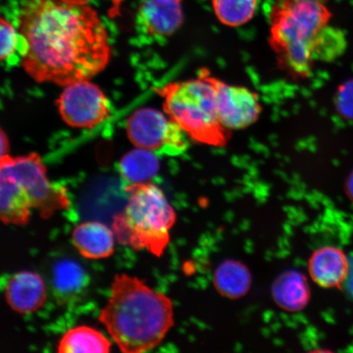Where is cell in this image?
Returning <instances> with one entry per match:
<instances>
[{
	"label": "cell",
	"mask_w": 353,
	"mask_h": 353,
	"mask_svg": "<svg viewBox=\"0 0 353 353\" xmlns=\"http://www.w3.org/2000/svg\"><path fill=\"white\" fill-rule=\"evenodd\" d=\"M21 63L35 81H88L109 63L108 33L97 12L61 0H28L19 17Z\"/></svg>",
	"instance_id": "obj_1"
},
{
	"label": "cell",
	"mask_w": 353,
	"mask_h": 353,
	"mask_svg": "<svg viewBox=\"0 0 353 353\" xmlns=\"http://www.w3.org/2000/svg\"><path fill=\"white\" fill-rule=\"evenodd\" d=\"M99 321L122 352H145L160 345L173 327V302L138 277L117 274Z\"/></svg>",
	"instance_id": "obj_2"
},
{
	"label": "cell",
	"mask_w": 353,
	"mask_h": 353,
	"mask_svg": "<svg viewBox=\"0 0 353 353\" xmlns=\"http://www.w3.org/2000/svg\"><path fill=\"white\" fill-rule=\"evenodd\" d=\"M331 17L327 0H275L272 4L269 44L278 65L291 77H310L316 43Z\"/></svg>",
	"instance_id": "obj_3"
},
{
	"label": "cell",
	"mask_w": 353,
	"mask_h": 353,
	"mask_svg": "<svg viewBox=\"0 0 353 353\" xmlns=\"http://www.w3.org/2000/svg\"><path fill=\"white\" fill-rule=\"evenodd\" d=\"M128 203L114 216L112 230L120 244L161 257L170 240L176 213L162 190L151 182L126 185Z\"/></svg>",
	"instance_id": "obj_4"
},
{
	"label": "cell",
	"mask_w": 353,
	"mask_h": 353,
	"mask_svg": "<svg viewBox=\"0 0 353 353\" xmlns=\"http://www.w3.org/2000/svg\"><path fill=\"white\" fill-rule=\"evenodd\" d=\"M209 70L203 68L196 79L172 82L156 92L164 99L165 114L186 132L194 142L223 148L232 131L221 123L215 90Z\"/></svg>",
	"instance_id": "obj_5"
},
{
	"label": "cell",
	"mask_w": 353,
	"mask_h": 353,
	"mask_svg": "<svg viewBox=\"0 0 353 353\" xmlns=\"http://www.w3.org/2000/svg\"><path fill=\"white\" fill-rule=\"evenodd\" d=\"M127 135L136 148L176 157L187 151L188 135L178 123L157 110L142 108L126 123Z\"/></svg>",
	"instance_id": "obj_6"
},
{
	"label": "cell",
	"mask_w": 353,
	"mask_h": 353,
	"mask_svg": "<svg viewBox=\"0 0 353 353\" xmlns=\"http://www.w3.org/2000/svg\"><path fill=\"white\" fill-rule=\"evenodd\" d=\"M0 164L6 165L28 192L33 208L37 209L43 219L50 218L57 210L68 208L65 189L48 180L46 168L38 154L17 157L8 154L1 157Z\"/></svg>",
	"instance_id": "obj_7"
},
{
	"label": "cell",
	"mask_w": 353,
	"mask_h": 353,
	"mask_svg": "<svg viewBox=\"0 0 353 353\" xmlns=\"http://www.w3.org/2000/svg\"><path fill=\"white\" fill-rule=\"evenodd\" d=\"M57 105L63 120L74 128L91 129L110 116L108 99L98 86L88 81L65 85Z\"/></svg>",
	"instance_id": "obj_8"
},
{
	"label": "cell",
	"mask_w": 353,
	"mask_h": 353,
	"mask_svg": "<svg viewBox=\"0 0 353 353\" xmlns=\"http://www.w3.org/2000/svg\"><path fill=\"white\" fill-rule=\"evenodd\" d=\"M221 123L229 130L245 129L259 120L262 105L256 92L249 88L228 85L210 74Z\"/></svg>",
	"instance_id": "obj_9"
},
{
	"label": "cell",
	"mask_w": 353,
	"mask_h": 353,
	"mask_svg": "<svg viewBox=\"0 0 353 353\" xmlns=\"http://www.w3.org/2000/svg\"><path fill=\"white\" fill-rule=\"evenodd\" d=\"M6 301L20 314L39 310L46 301V285L37 273L23 271L13 275L6 287Z\"/></svg>",
	"instance_id": "obj_10"
},
{
	"label": "cell",
	"mask_w": 353,
	"mask_h": 353,
	"mask_svg": "<svg viewBox=\"0 0 353 353\" xmlns=\"http://www.w3.org/2000/svg\"><path fill=\"white\" fill-rule=\"evenodd\" d=\"M32 200L25 188L8 170L0 164V217L4 224L22 226L29 222Z\"/></svg>",
	"instance_id": "obj_11"
},
{
	"label": "cell",
	"mask_w": 353,
	"mask_h": 353,
	"mask_svg": "<svg viewBox=\"0 0 353 353\" xmlns=\"http://www.w3.org/2000/svg\"><path fill=\"white\" fill-rule=\"evenodd\" d=\"M138 20L145 34L153 37H167L182 26L183 12L180 1L145 0L139 8Z\"/></svg>",
	"instance_id": "obj_12"
},
{
	"label": "cell",
	"mask_w": 353,
	"mask_h": 353,
	"mask_svg": "<svg viewBox=\"0 0 353 353\" xmlns=\"http://www.w3.org/2000/svg\"><path fill=\"white\" fill-rule=\"evenodd\" d=\"M308 271L317 285L334 288L341 286L347 279L350 266L341 250L326 246L316 250L309 259Z\"/></svg>",
	"instance_id": "obj_13"
},
{
	"label": "cell",
	"mask_w": 353,
	"mask_h": 353,
	"mask_svg": "<svg viewBox=\"0 0 353 353\" xmlns=\"http://www.w3.org/2000/svg\"><path fill=\"white\" fill-rule=\"evenodd\" d=\"M52 290L61 305L78 301L90 285V276L81 264L63 259L54 264L52 272Z\"/></svg>",
	"instance_id": "obj_14"
},
{
	"label": "cell",
	"mask_w": 353,
	"mask_h": 353,
	"mask_svg": "<svg viewBox=\"0 0 353 353\" xmlns=\"http://www.w3.org/2000/svg\"><path fill=\"white\" fill-rule=\"evenodd\" d=\"M72 242L83 258L107 259L114 254V233L100 222H85L77 225L72 234Z\"/></svg>",
	"instance_id": "obj_15"
},
{
	"label": "cell",
	"mask_w": 353,
	"mask_h": 353,
	"mask_svg": "<svg viewBox=\"0 0 353 353\" xmlns=\"http://www.w3.org/2000/svg\"><path fill=\"white\" fill-rule=\"evenodd\" d=\"M272 294L277 305L289 312L302 310L310 299L307 278L294 270L286 271L276 278Z\"/></svg>",
	"instance_id": "obj_16"
},
{
	"label": "cell",
	"mask_w": 353,
	"mask_h": 353,
	"mask_svg": "<svg viewBox=\"0 0 353 353\" xmlns=\"http://www.w3.org/2000/svg\"><path fill=\"white\" fill-rule=\"evenodd\" d=\"M119 170L127 185L151 182L160 170V162L156 153L137 148L123 157Z\"/></svg>",
	"instance_id": "obj_17"
},
{
	"label": "cell",
	"mask_w": 353,
	"mask_h": 353,
	"mask_svg": "<svg viewBox=\"0 0 353 353\" xmlns=\"http://www.w3.org/2000/svg\"><path fill=\"white\" fill-rule=\"evenodd\" d=\"M112 343L100 331L79 325L66 331L61 339L57 352L60 353H108Z\"/></svg>",
	"instance_id": "obj_18"
},
{
	"label": "cell",
	"mask_w": 353,
	"mask_h": 353,
	"mask_svg": "<svg viewBox=\"0 0 353 353\" xmlns=\"http://www.w3.org/2000/svg\"><path fill=\"white\" fill-rule=\"evenodd\" d=\"M251 275L241 262L228 260L219 265L214 273L216 289L225 297L238 299L248 292Z\"/></svg>",
	"instance_id": "obj_19"
},
{
	"label": "cell",
	"mask_w": 353,
	"mask_h": 353,
	"mask_svg": "<svg viewBox=\"0 0 353 353\" xmlns=\"http://www.w3.org/2000/svg\"><path fill=\"white\" fill-rule=\"evenodd\" d=\"M258 3V0H212L219 21L230 28H238L252 19Z\"/></svg>",
	"instance_id": "obj_20"
},
{
	"label": "cell",
	"mask_w": 353,
	"mask_h": 353,
	"mask_svg": "<svg viewBox=\"0 0 353 353\" xmlns=\"http://www.w3.org/2000/svg\"><path fill=\"white\" fill-rule=\"evenodd\" d=\"M347 48L345 34L330 25L322 32L315 50V60L330 63L339 59Z\"/></svg>",
	"instance_id": "obj_21"
},
{
	"label": "cell",
	"mask_w": 353,
	"mask_h": 353,
	"mask_svg": "<svg viewBox=\"0 0 353 353\" xmlns=\"http://www.w3.org/2000/svg\"><path fill=\"white\" fill-rule=\"evenodd\" d=\"M0 25V38H1V50L0 59L2 61H10L17 52L20 56L22 38L10 22L2 19Z\"/></svg>",
	"instance_id": "obj_22"
},
{
	"label": "cell",
	"mask_w": 353,
	"mask_h": 353,
	"mask_svg": "<svg viewBox=\"0 0 353 353\" xmlns=\"http://www.w3.org/2000/svg\"><path fill=\"white\" fill-rule=\"evenodd\" d=\"M339 112L347 117H353V83L343 87L338 96Z\"/></svg>",
	"instance_id": "obj_23"
},
{
	"label": "cell",
	"mask_w": 353,
	"mask_h": 353,
	"mask_svg": "<svg viewBox=\"0 0 353 353\" xmlns=\"http://www.w3.org/2000/svg\"><path fill=\"white\" fill-rule=\"evenodd\" d=\"M0 143H1V147H0L1 148V157L6 156L8 151V141L3 130H1V135H0Z\"/></svg>",
	"instance_id": "obj_24"
},
{
	"label": "cell",
	"mask_w": 353,
	"mask_h": 353,
	"mask_svg": "<svg viewBox=\"0 0 353 353\" xmlns=\"http://www.w3.org/2000/svg\"><path fill=\"white\" fill-rule=\"evenodd\" d=\"M347 192L348 196H350L351 200L353 201V173L347 180Z\"/></svg>",
	"instance_id": "obj_25"
},
{
	"label": "cell",
	"mask_w": 353,
	"mask_h": 353,
	"mask_svg": "<svg viewBox=\"0 0 353 353\" xmlns=\"http://www.w3.org/2000/svg\"><path fill=\"white\" fill-rule=\"evenodd\" d=\"M65 3L73 4V6H86L90 0H61Z\"/></svg>",
	"instance_id": "obj_26"
},
{
	"label": "cell",
	"mask_w": 353,
	"mask_h": 353,
	"mask_svg": "<svg viewBox=\"0 0 353 353\" xmlns=\"http://www.w3.org/2000/svg\"><path fill=\"white\" fill-rule=\"evenodd\" d=\"M161 2H172V1H181V0H158Z\"/></svg>",
	"instance_id": "obj_27"
}]
</instances>
